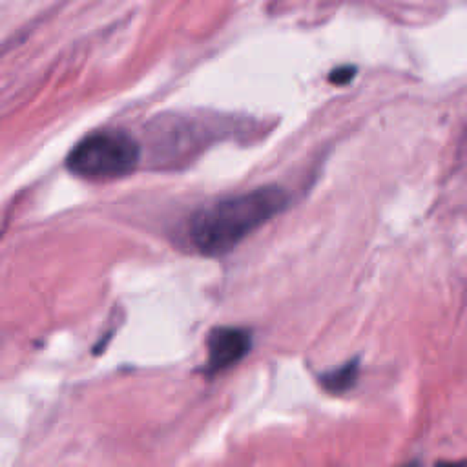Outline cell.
<instances>
[{"label":"cell","mask_w":467,"mask_h":467,"mask_svg":"<svg viewBox=\"0 0 467 467\" xmlns=\"http://www.w3.org/2000/svg\"><path fill=\"white\" fill-rule=\"evenodd\" d=\"M286 204L288 193L275 184L228 195L197 208L184 224V237L201 255H223Z\"/></svg>","instance_id":"1"},{"label":"cell","mask_w":467,"mask_h":467,"mask_svg":"<svg viewBox=\"0 0 467 467\" xmlns=\"http://www.w3.org/2000/svg\"><path fill=\"white\" fill-rule=\"evenodd\" d=\"M140 161V146L124 130L104 128L82 137L67 153L66 168L88 181H113L130 175Z\"/></svg>","instance_id":"2"},{"label":"cell","mask_w":467,"mask_h":467,"mask_svg":"<svg viewBox=\"0 0 467 467\" xmlns=\"http://www.w3.org/2000/svg\"><path fill=\"white\" fill-rule=\"evenodd\" d=\"M252 348V332L244 327L221 325L210 330L206 337L204 372L213 376L239 363Z\"/></svg>","instance_id":"3"},{"label":"cell","mask_w":467,"mask_h":467,"mask_svg":"<svg viewBox=\"0 0 467 467\" xmlns=\"http://www.w3.org/2000/svg\"><path fill=\"white\" fill-rule=\"evenodd\" d=\"M358 376H359V361L352 359V361L343 363L337 368H332V370L321 374L319 383L323 385L325 390H328L332 394H343L356 385Z\"/></svg>","instance_id":"4"},{"label":"cell","mask_w":467,"mask_h":467,"mask_svg":"<svg viewBox=\"0 0 467 467\" xmlns=\"http://www.w3.org/2000/svg\"><path fill=\"white\" fill-rule=\"evenodd\" d=\"M356 73V67L354 66H341V67H336L330 71L328 75V80L336 86H341V84H347Z\"/></svg>","instance_id":"5"},{"label":"cell","mask_w":467,"mask_h":467,"mask_svg":"<svg viewBox=\"0 0 467 467\" xmlns=\"http://www.w3.org/2000/svg\"><path fill=\"white\" fill-rule=\"evenodd\" d=\"M436 467H467V462L465 460H460V462H438Z\"/></svg>","instance_id":"6"},{"label":"cell","mask_w":467,"mask_h":467,"mask_svg":"<svg viewBox=\"0 0 467 467\" xmlns=\"http://www.w3.org/2000/svg\"><path fill=\"white\" fill-rule=\"evenodd\" d=\"M403 467H421L418 462H410V463H407V465H403Z\"/></svg>","instance_id":"7"}]
</instances>
